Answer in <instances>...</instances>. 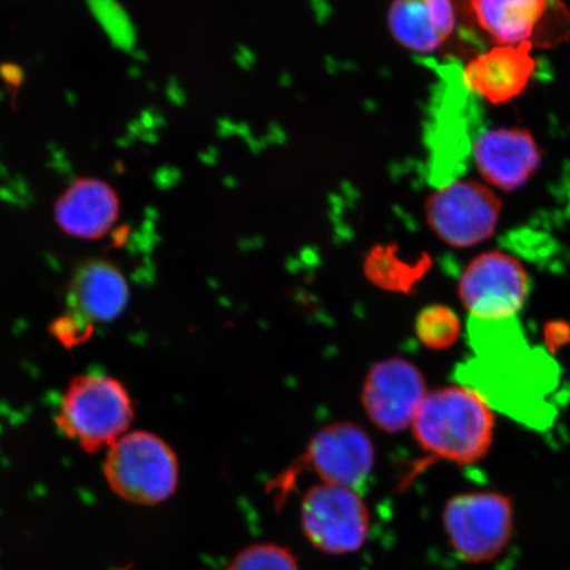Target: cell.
<instances>
[{"label":"cell","mask_w":570,"mask_h":570,"mask_svg":"<svg viewBox=\"0 0 570 570\" xmlns=\"http://www.w3.org/2000/svg\"><path fill=\"white\" fill-rule=\"evenodd\" d=\"M425 219L444 244L469 248L493 237L502 214V202L479 181L459 180L426 198Z\"/></svg>","instance_id":"8992f818"},{"label":"cell","mask_w":570,"mask_h":570,"mask_svg":"<svg viewBox=\"0 0 570 570\" xmlns=\"http://www.w3.org/2000/svg\"><path fill=\"white\" fill-rule=\"evenodd\" d=\"M225 570H301L287 548L277 544H254L240 551Z\"/></svg>","instance_id":"ac0fdd59"},{"label":"cell","mask_w":570,"mask_h":570,"mask_svg":"<svg viewBox=\"0 0 570 570\" xmlns=\"http://www.w3.org/2000/svg\"><path fill=\"white\" fill-rule=\"evenodd\" d=\"M128 284L109 262L91 261L77 268L68 292L70 317L91 331L95 323H109L122 315L128 303Z\"/></svg>","instance_id":"4fadbf2b"},{"label":"cell","mask_w":570,"mask_h":570,"mask_svg":"<svg viewBox=\"0 0 570 570\" xmlns=\"http://www.w3.org/2000/svg\"><path fill=\"white\" fill-rule=\"evenodd\" d=\"M514 504L498 491H469L445 504L449 544L462 561L482 564L498 558L514 533Z\"/></svg>","instance_id":"5b68a950"},{"label":"cell","mask_w":570,"mask_h":570,"mask_svg":"<svg viewBox=\"0 0 570 570\" xmlns=\"http://www.w3.org/2000/svg\"><path fill=\"white\" fill-rule=\"evenodd\" d=\"M428 395L420 370L407 360L375 363L362 387V405L380 430L397 433L412 425Z\"/></svg>","instance_id":"9c48e42d"},{"label":"cell","mask_w":570,"mask_h":570,"mask_svg":"<svg viewBox=\"0 0 570 570\" xmlns=\"http://www.w3.org/2000/svg\"><path fill=\"white\" fill-rule=\"evenodd\" d=\"M304 460L324 483L356 490L373 472L375 451L361 426L334 423L313 436Z\"/></svg>","instance_id":"30bf717a"},{"label":"cell","mask_w":570,"mask_h":570,"mask_svg":"<svg viewBox=\"0 0 570 570\" xmlns=\"http://www.w3.org/2000/svg\"><path fill=\"white\" fill-rule=\"evenodd\" d=\"M455 9L497 46L554 48L570 38L562 0H453Z\"/></svg>","instance_id":"277c9868"},{"label":"cell","mask_w":570,"mask_h":570,"mask_svg":"<svg viewBox=\"0 0 570 570\" xmlns=\"http://www.w3.org/2000/svg\"><path fill=\"white\" fill-rule=\"evenodd\" d=\"M411 426L416 443L431 458L472 465L493 445L495 415L480 391L448 386L428 392Z\"/></svg>","instance_id":"6da1fadb"},{"label":"cell","mask_w":570,"mask_h":570,"mask_svg":"<svg viewBox=\"0 0 570 570\" xmlns=\"http://www.w3.org/2000/svg\"><path fill=\"white\" fill-rule=\"evenodd\" d=\"M301 520L309 543L331 554L358 551L368 537L367 505L356 490L340 484L323 483L308 490Z\"/></svg>","instance_id":"ba28073f"},{"label":"cell","mask_w":570,"mask_h":570,"mask_svg":"<svg viewBox=\"0 0 570 570\" xmlns=\"http://www.w3.org/2000/svg\"><path fill=\"white\" fill-rule=\"evenodd\" d=\"M104 472L114 493L134 504H159L178 487L176 453L151 432L135 431L118 439L107 451Z\"/></svg>","instance_id":"3957f363"},{"label":"cell","mask_w":570,"mask_h":570,"mask_svg":"<svg viewBox=\"0 0 570 570\" xmlns=\"http://www.w3.org/2000/svg\"><path fill=\"white\" fill-rule=\"evenodd\" d=\"M431 261L426 255L416 262L402 258L396 246H376L368 254L365 271L368 279L377 287L392 292H409L426 269Z\"/></svg>","instance_id":"2e32d148"},{"label":"cell","mask_w":570,"mask_h":570,"mask_svg":"<svg viewBox=\"0 0 570 570\" xmlns=\"http://www.w3.org/2000/svg\"><path fill=\"white\" fill-rule=\"evenodd\" d=\"M530 45L495 46L475 57L463 71L466 88L501 105L522 95L537 68Z\"/></svg>","instance_id":"5bb4252c"},{"label":"cell","mask_w":570,"mask_h":570,"mask_svg":"<svg viewBox=\"0 0 570 570\" xmlns=\"http://www.w3.org/2000/svg\"><path fill=\"white\" fill-rule=\"evenodd\" d=\"M474 161L487 183L511 191L522 188L537 173L540 151L532 135L523 128H497L476 139Z\"/></svg>","instance_id":"8fae6325"},{"label":"cell","mask_w":570,"mask_h":570,"mask_svg":"<svg viewBox=\"0 0 570 570\" xmlns=\"http://www.w3.org/2000/svg\"><path fill=\"white\" fill-rule=\"evenodd\" d=\"M132 420L131 396L122 383L109 375L82 374L69 383L55 422L63 436L96 453L122 438Z\"/></svg>","instance_id":"7a4b0ae2"},{"label":"cell","mask_w":570,"mask_h":570,"mask_svg":"<svg viewBox=\"0 0 570 570\" xmlns=\"http://www.w3.org/2000/svg\"><path fill=\"white\" fill-rule=\"evenodd\" d=\"M530 294V276L515 256L483 253L469 263L459 281V297L481 323H502L522 311Z\"/></svg>","instance_id":"52a82bcc"},{"label":"cell","mask_w":570,"mask_h":570,"mask_svg":"<svg viewBox=\"0 0 570 570\" xmlns=\"http://www.w3.org/2000/svg\"><path fill=\"white\" fill-rule=\"evenodd\" d=\"M392 38L409 51H439L458 24L453 0H392L387 13Z\"/></svg>","instance_id":"9a60e30c"},{"label":"cell","mask_w":570,"mask_h":570,"mask_svg":"<svg viewBox=\"0 0 570 570\" xmlns=\"http://www.w3.org/2000/svg\"><path fill=\"white\" fill-rule=\"evenodd\" d=\"M461 321L451 306L434 304L419 313L415 332L420 342L431 351H446L461 336Z\"/></svg>","instance_id":"e0dca14e"},{"label":"cell","mask_w":570,"mask_h":570,"mask_svg":"<svg viewBox=\"0 0 570 570\" xmlns=\"http://www.w3.org/2000/svg\"><path fill=\"white\" fill-rule=\"evenodd\" d=\"M55 220L60 229L80 239H101L117 224V191L99 178H78L57 198Z\"/></svg>","instance_id":"7c38bea8"}]
</instances>
